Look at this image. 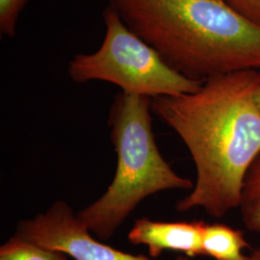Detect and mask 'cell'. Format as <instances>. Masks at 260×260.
I'll use <instances>...</instances> for the list:
<instances>
[{
  "mask_svg": "<svg viewBox=\"0 0 260 260\" xmlns=\"http://www.w3.org/2000/svg\"><path fill=\"white\" fill-rule=\"evenodd\" d=\"M257 70L219 75L194 93L151 99V110L185 144L196 184L177 211L202 208L223 218L241 203L244 178L260 153V113L254 93Z\"/></svg>",
  "mask_w": 260,
  "mask_h": 260,
  "instance_id": "6da1fadb",
  "label": "cell"
},
{
  "mask_svg": "<svg viewBox=\"0 0 260 260\" xmlns=\"http://www.w3.org/2000/svg\"><path fill=\"white\" fill-rule=\"evenodd\" d=\"M109 6L189 79L260 70V29L225 0H109Z\"/></svg>",
  "mask_w": 260,
  "mask_h": 260,
  "instance_id": "7a4b0ae2",
  "label": "cell"
},
{
  "mask_svg": "<svg viewBox=\"0 0 260 260\" xmlns=\"http://www.w3.org/2000/svg\"><path fill=\"white\" fill-rule=\"evenodd\" d=\"M151 99L119 93L112 104L108 125L117 152V170L106 192L76 214L101 240L110 239L140 203L173 189H193L194 183L162 157L152 130Z\"/></svg>",
  "mask_w": 260,
  "mask_h": 260,
  "instance_id": "3957f363",
  "label": "cell"
},
{
  "mask_svg": "<svg viewBox=\"0 0 260 260\" xmlns=\"http://www.w3.org/2000/svg\"><path fill=\"white\" fill-rule=\"evenodd\" d=\"M103 21L105 35L100 48L92 53H78L69 63L68 73L75 82H110L122 93L150 99L194 93L204 83L187 78L168 65L109 5L103 12Z\"/></svg>",
  "mask_w": 260,
  "mask_h": 260,
  "instance_id": "277c9868",
  "label": "cell"
},
{
  "mask_svg": "<svg viewBox=\"0 0 260 260\" xmlns=\"http://www.w3.org/2000/svg\"><path fill=\"white\" fill-rule=\"evenodd\" d=\"M75 260H151L119 251L93 237V233L63 201H57L44 213L21 221L16 234Z\"/></svg>",
  "mask_w": 260,
  "mask_h": 260,
  "instance_id": "5b68a950",
  "label": "cell"
},
{
  "mask_svg": "<svg viewBox=\"0 0 260 260\" xmlns=\"http://www.w3.org/2000/svg\"><path fill=\"white\" fill-rule=\"evenodd\" d=\"M204 222H159L148 218L135 221L127 235L134 245H146L152 257L164 251H180L187 256L205 255Z\"/></svg>",
  "mask_w": 260,
  "mask_h": 260,
  "instance_id": "8992f818",
  "label": "cell"
},
{
  "mask_svg": "<svg viewBox=\"0 0 260 260\" xmlns=\"http://www.w3.org/2000/svg\"><path fill=\"white\" fill-rule=\"evenodd\" d=\"M249 244L241 231L223 223H205L203 237L204 254L215 260H249L242 251Z\"/></svg>",
  "mask_w": 260,
  "mask_h": 260,
  "instance_id": "52a82bcc",
  "label": "cell"
},
{
  "mask_svg": "<svg viewBox=\"0 0 260 260\" xmlns=\"http://www.w3.org/2000/svg\"><path fill=\"white\" fill-rule=\"evenodd\" d=\"M239 208L246 228L260 233V153L244 178Z\"/></svg>",
  "mask_w": 260,
  "mask_h": 260,
  "instance_id": "ba28073f",
  "label": "cell"
},
{
  "mask_svg": "<svg viewBox=\"0 0 260 260\" xmlns=\"http://www.w3.org/2000/svg\"><path fill=\"white\" fill-rule=\"evenodd\" d=\"M0 260H69L61 251L49 250L14 235L0 248Z\"/></svg>",
  "mask_w": 260,
  "mask_h": 260,
  "instance_id": "9c48e42d",
  "label": "cell"
},
{
  "mask_svg": "<svg viewBox=\"0 0 260 260\" xmlns=\"http://www.w3.org/2000/svg\"><path fill=\"white\" fill-rule=\"evenodd\" d=\"M28 0H0V34L14 38L21 11Z\"/></svg>",
  "mask_w": 260,
  "mask_h": 260,
  "instance_id": "30bf717a",
  "label": "cell"
},
{
  "mask_svg": "<svg viewBox=\"0 0 260 260\" xmlns=\"http://www.w3.org/2000/svg\"><path fill=\"white\" fill-rule=\"evenodd\" d=\"M243 19L260 29V0H225Z\"/></svg>",
  "mask_w": 260,
  "mask_h": 260,
  "instance_id": "8fae6325",
  "label": "cell"
},
{
  "mask_svg": "<svg viewBox=\"0 0 260 260\" xmlns=\"http://www.w3.org/2000/svg\"><path fill=\"white\" fill-rule=\"evenodd\" d=\"M254 103H255V105H256V107H257V109H258L260 113V84L258 85L256 91H255V93H254Z\"/></svg>",
  "mask_w": 260,
  "mask_h": 260,
  "instance_id": "7c38bea8",
  "label": "cell"
},
{
  "mask_svg": "<svg viewBox=\"0 0 260 260\" xmlns=\"http://www.w3.org/2000/svg\"><path fill=\"white\" fill-rule=\"evenodd\" d=\"M249 260H260V248L252 252V254L249 256Z\"/></svg>",
  "mask_w": 260,
  "mask_h": 260,
  "instance_id": "4fadbf2b",
  "label": "cell"
},
{
  "mask_svg": "<svg viewBox=\"0 0 260 260\" xmlns=\"http://www.w3.org/2000/svg\"><path fill=\"white\" fill-rule=\"evenodd\" d=\"M177 260H190L188 257H185V256H179V257H177Z\"/></svg>",
  "mask_w": 260,
  "mask_h": 260,
  "instance_id": "5bb4252c",
  "label": "cell"
}]
</instances>
